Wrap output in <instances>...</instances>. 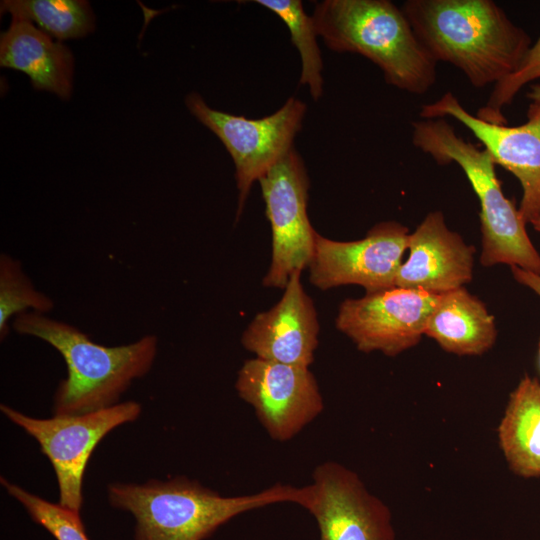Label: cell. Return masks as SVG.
<instances>
[{
    "label": "cell",
    "mask_w": 540,
    "mask_h": 540,
    "mask_svg": "<svg viewBox=\"0 0 540 540\" xmlns=\"http://www.w3.org/2000/svg\"><path fill=\"white\" fill-rule=\"evenodd\" d=\"M185 103L191 114L221 140L233 159L239 192L238 219L252 184L293 149L306 105L290 97L273 114L248 119L209 107L196 92L188 94Z\"/></svg>",
    "instance_id": "obj_7"
},
{
    "label": "cell",
    "mask_w": 540,
    "mask_h": 540,
    "mask_svg": "<svg viewBox=\"0 0 540 540\" xmlns=\"http://www.w3.org/2000/svg\"><path fill=\"white\" fill-rule=\"evenodd\" d=\"M412 143L439 165L455 162L466 175L480 204L481 264H507L540 275V255L519 210L503 193L488 152L458 136L444 118L413 122Z\"/></svg>",
    "instance_id": "obj_5"
},
{
    "label": "cell",
    "mask_w": 540,
    "mask_h": 540,
    "mask_svg": "<svg viewBox=\"0 0 540 540\" xmlns=\"http://www.w3.org/2000/svg\"><path fill=\"white\" fill-rule=\"evenodd\" d=\"M409 234L396 221L379 222L355 241H336L317 233L307 267L310 282L321 290L359 285L366 293L394 287Z\"/></svg>",
    "instance_id": "obj_11"
},
{
    "label": "cell",
    "mask_w": 540,
    "mask_h": 540,
    "mask_svg": "<svg viewBox=\"0 0 540 540\" xmlns=\"http://www.w3.org/2000/svg\"><path fill=\"white\" fill-rule=\"evenodd\" d=\"M401 9L434 61L452 64L476 88L512 74L532 45L491 0H408Z\"/></svg>",
    "instance_id": "obj_1"
},
{
    "label": "cell",
    "mask_w": 540,
    "mask_h": 540,
    "mask_svg": "<svg viewBox=\"0 0 540 540\" xmlns=\"http://www.w3.org/2000/svg\"><path fill=\"white\" fill-rule=\"evenodd\" d=\"M538 356H539V363H540V339H539V343H538Z\"/></svg>",
    "instance_id": "obj_27"
},
{
    "label": "cell",
    "mask_w": 540,
    "mask_h": 540,
    "mask_svg": "<svg viewBox=\"0 0 540 540\" xmlns=\"http://www.w3.org/2000/svg\"><path fill=\"white\" fill-rule=\"evenodd\" d=\"M54 308L53 300L38 291L25 274L22 264L12 256L0 255V339L10 330L11 317L29 312L47 314Z\"/></svg>",
    "instance_id": "obj_21"
},
{
    "label": "cell",
    "mask_w": 540,
    "mask_h": 540,
    "mask_svg": "<svg viewBox=\"0 0 540 540\" xmlns=\"http://www.w3.org/2000/svg\"><path fill=\"white\" fill-rule=\"evenodd\" d=\"M108 499L136 519L135 540H204L244 512L277 503L305 507L307 486L277 483L254 494L222 496L197 480L178 476L145 484L114 483Z\"/></svg>",
    "instance_id": "obj_2"
},
{
    "label": "cell",
    "mask_w": 540,
    "mask_h": 540,
    "mask_svg": "<svg viewBox=\"0 0 540 540\" xmlns=\"http://www.w3.org/2000/svg\"><path fill=\"white\" fill-rule=\"evenodd\" d=\"M0 8L12 19L35 22L59 40L84 37L95 27L92 8L83 0H4Z\"/></svg>",
    "instance_id": "obj_19"
},
{
    "label": "cell",
    "mask_w": 540,
    "mask_h": 540,
    "mask_svg": "<svg viewBox=\"0 0 540 540\" xmlns=\"http://www.w3.org/2000/svg\"><path fill=\"white\" fill-rule=\"evenodd\" d=\"M1 412L39 444L50 460L59 488L62 507L79 513L83 503V478L98 443L114 428L136 420L141 405L135 401L79 415H54L49 419L27 416L1 404Z\"/></svg>",
    "instance_id": "obj_6"
},
{
    "label": "cell",
    "mask_w": 540,
    "mask_h": 540,
    "mask_svg": "<svg viewBox=\"0 0 540 540\" xmlns=\"http://www.w3.org/2000/svg\"><path fill=\"white\" fill-rule=\"evenodd\" d=\"M272 233V254L262 284L284 289L295 271L308 267L317 232L308 214L306 167L293 148L258 180Z\"/></svg>",
    "instance_id": "obj_8"
},
{
    "label": "cell",
    "mask_w": 540,
    "mask_h": 540,
    "mask_svg": "<svg viewBox=\"0 0 540 540\" xmlns=\"http://www.w3.org/2000/svg\"><path fill=\"white\" fill-rule=\"evenodd\" d=\"M301 273L290 276L281 299L255 315L243 332L241 343L255 357L305 367L313 363L320 327Z\"/></svg>",
    "instance_id": "obj_14"
},
{
    "label": "cell",
    "mask_w": 540,
    "mask_h": 540,
    "mask_svg": "<svg viewBox=\"0 0 540 540\" xmlns=\"http://www.w3.org/2000/svg\"><path fill=\"white\" fill-rule=\"evenodd\" d=\"M424 335L446 352L477 356L492 348L497 329L494 316L485 304L460 287L439 296Z\"/></svg>",
    "instance_id": "obj_17"
},
{
    "label": "cell",
    "mask_w": 540,
    "mask_h": 540,
    "mask_svg": "<svg viewBox=\"0 0 540 540\" xmlns=\"http://www.w3.org/2000/svg\"><path fill=\"white\" fill-rule=\"evenodd\" d=\"M0 65L25 73L37 90L70 98L74 66L70 49L28 21L12 19L1 33Z\"/></svg>",
    "instance_id": "obj_16"
},
{
    "label": "cell",
    "mask_w": 540,
    "mask_h": 540,
    "mask_svg": "<svg viewBox=\"0 0 540 540\" xmlns=\"http://www.w3.org/2000/svg\"><path fill=\"white\" fill-rule=\"evenodd\" d=\"M307 488L304 509L317 522L319 540H395L389 507L353 470L335 461L322 462Z\"/></svg>",
    "instance_id": "obj_12"
},
{
    "label": "cell",
    "mask_w": 540,
    "mask_h": 540,
    "mask_svg": "<svg viewBox=\"0 0 540 540\" xmlns=\"http://www.w3.org/2000/svg\"><path fill=\"white\" fill-rule=\"evenodd\" d=\"M409 256L396 286L441 295L472 280L475 248L450 230L441 211L429 212L408 236Z\"/></svg>",
    "instance_id": "obj_15"
},
{
    "label": "cell",
    "mask_w": 540,
    "mask_h": 540,
    "mask_svg": "<svg viewBox=\"0 0 540 540\" xmlns=\"http://www.w3.org/2000/svg\"><path fill=\"white\" fill-rule=\"evenodd\" d=\"M535 231L540 233V218L531 224Z\"/></svg>",
    "instance_id": "obj_26"
},
{
    "label": "cell",
    "mask_w": 540,
    "mask_h": 540,
    "mask_svg": "<svg viewBox=\"0 0 540 540\" xmlns=\"http://www.w3.org/2000/svg\"><path fill=\"white\" fill-rule=\"evenodd\" d=\"M275 13L288 27L291 41L301 58L299 83L306 85L317 101L323 93L322 58L312 16H308L300 0H255Z\"/></svg>",
    "instance_id": "obj_20"
},
{
    "label": "cell",
    "mask_w": 540,
    "mask_h": 540,
    "mask_svg": "<svg viewBox=\"0 0 540 540\" xmlns=\"http://www.w3.org/2000/svg\"><path fill=\"white\" fill-rule=\"evenodd\" d=\"M312 19L329 49L364 56L388 84L421 95L435 83L437 63L393 2L324 0L315 5Z\"/></svg>",
    "instance_id": "obj_4"
},
{
    "label": "cell",
    "mask_w": 540,
    "mask_h": 540,
    "mask_svg": "<svg viewBox=\"0 0 540 540\" xmlns=\"http://www.w3.org/2000/svg\"><path fill=\"white\" fill-rule=\"evenodd\" d=\"M13 329L54 347L63 357L67 377L54 394V415H79L118 403L132 381L151 369L157 354L155 335L108 347L63 321L33 311L14 317Z\"/></svg>",
    "instance_id": "obj_3"
},
{
    "label": "cell",
    "mask_w": 540,
    "mask_h": 540,
    "mask_svg": "<svg viewBox=\"0 0 540 540\" xmlns=\"http://www.w3.org/2000/svg\"><path fill=\"white\" fill-rule=\"evenodd\" d=\"M1 484L10 496L22 504L32 520L56 540H89L79 513L34 495L3 477Z\"/></svg>",
    "instance_id": "obj_22"
},
{
    "label": "cell",
    "mask_w": 540,
    "mask_h": 540,
    "mask_svg": "<svg viewBox=\"0 0 540 540\" xmlns=\"http://www.w3.org/2000/svg\"><path fill=\"white\" fill-rule=\"evenodd\" d=\"M498 441L510 470L540 476V382L524 375L511 392L499 423Z\"/></svg>",
    "instance_id": "obj_18"
},
{
    "label": "cell",
    "mask_w": 540,
    "mask_h": 540,
    "mask_svg": "<svg viewBox=\"0 0 540 540\" xmlns=\"http://www.w3.org/2000/svg\"><path fill=\"white\" fill-rule=\"evenodd\" d=\"M235 389L278 442L294 438L324 409L317 380L305 366L254 357L239 369Z\"/></svg>",
    "instance_id": "obj_10"
},
{
    "label": "cell",
    "mask_w": 540,
    "mask_h": 540,
    "mask_svg": "<svg viewBox=\"0 0 540 540\" xmlns=\"http://www.w3.org/2000/svg\"><path fill=\"white\" fill-rule=\"evenodd\" d=\"M527 97L532 102L540 103V84L531 85L530 91L527 93Z\"/></svg>",
    "instance_id": "obj_25"
},
{
    "label": "cell",
    "mask_w": 540,
    "mask_h": 540,
    "mask_svg": "<svg viewBox=\"0 0 540 540\" xmlns=\"http://www.w3.org/2000/svg\"><path fill=\"white\" fill-rule=\"evenodd\" d=\"M511 272L519 284L531 289L540 297V275L516 266L511 267Z\"/></svg>",
    "instance_id": "obj_24"
},
{
    "label": "cell",
    "mask_w": 540,
    "mask_h": 540,
    "mask_svg": "<svg viewBox=\"0 0 540 540\" xmlns=\"http://www.w3.org/2000/svg\"><path fill=\"white\" fill-rule=\"evenodd\" d=\"M420 117L450 116L481 142L493 162L512 173L522 188L519 212L524 222L540 218V103L531 102L527 121L518 126L493 124L469 113L452 92L421 107Z\"/></svg>",
    "instance_id": "obj_13"
},
{
    "label": "cell",
    "mask_w": 540,
    "mask_h": 540,
    "mask_svg": "<svg viewBox=\"0 0 540 540\" xmlns=\"http://www.w3.org/2000/svg\"><path fill=\"white\" fill-rule=\"evenodd\" d=\"M540 78V37L532 44L518 68L494 85L487 103L477 110L478 118L493 124H507L503 109L528 83Z\"/></svg>",
    "instance_id": "obj_23"
},
{
    "label": "cell",
    "mask_w": 540,
    "mask_h": 540,
    "mask_svg": "<svg viewBox=\"0 0 540 540\" xmlns=\"http://www.w3.org/2000/svg\"><path fill=\"white\" fill-rule=\"evenodd\" d=\"M439 296L394 286L345 299L338 309L336 328L358 350L394 357L419 343Z\"/></svg>",
    "instance_id": "obj_9"
}]
</instances>
